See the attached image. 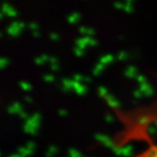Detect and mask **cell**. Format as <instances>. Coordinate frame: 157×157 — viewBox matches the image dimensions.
I'll return each instance as SVG.
<instances>
[{"instance_id": "7dc6e473", "label": "cell", "mask_w": 157, "mask_h": 157, "mask_svg": "<svg viewBox=\"0 0 157 157\" xmlns=\"http://www.w3.org/2000/svg\"><path fill=\"white\" fill-rule=\"evenodd\" d=\"M83 81H85V82H91V78L90 77H87V76H84Z\"/></svg>"}, {"instance_id": "7bdbcfd3", "label": "cell", "mask_w": 157, "mask_h": 157, "mask_svg": "<svg viewBox=\"0 0 157 157\" xmlns=\"http://www.w3.org/2000/svg\"><path fill=\"white\" fill-rule=\"evenodd\" d=\"M50 68L53 70V71H56V70H58L59 67H58L57 63H51V64H50Z\"/></svg>"}, {"instance_id": "74e56055", "label": "cell", "mask_w": 157, "mask_h": 157, "mask_svg": "<svg viewBox=\"0 0 157 157\" xmlns=\"http://www.w3.org/2000/svg\"><path fill=\"white\" fill-rule=\"evenodd\" d=\"M104 118H105V121H108V122H110V121H113V117H112V115L109 113V112H106L105 115H104Z\"/></svg>"}, {"instance_id": "d4e9b609", "label": "cell", "mask_w": 157, "mask_h": 157, "mask_svg": "<svg viewBox=\"0 0 157 157\" xmlns=\"http://www.w3.org/2000/svg\"><path fill=\"white\" fill-rule=\"evenodd\" d=\"M132 2H133L132 0H127L125 2H124V10H127L128 12L133 10V8H132Z\"/></svg>"}, {"instance_id": "836d02e7", "label": "cell", "mask_w": 157, "mask_h": 157, "mask_svg": "<svg viewBox=\"0 0 157 157\" xmlns=\"http://www.w3.org/2000/svg\"><path fill=\"white\" fill-rule=\"evenodd\" d=\"M136 80H137V82H139L140 84H142V83H144V82H146L145 77H144L143 75H137V76H136Z\"/></svg>"}, {"instance_id": "816d5d0a", "label": "cell", "mask_w": 157, "mask_h": 157, "mask_svg": "<svg viewBox=\"0 0 157 157\" xmlns=\"http://www.w3.org/2000/svg\"><path fill=\"white\" fill-rule=\"evenodd\" d=\"M154 124H155V125H157V119H155V121H154Z\"/></svg>"}, {"instance_id": "3957f363", "label": "cell", "mask_w": 157, "mask_h": 157, "mask_svg": "<svg viewBox=\"0 0 157 157\" xmlns=\"http://www.w3.org/2000/svg\"><path fill=\"white\" fill-rule=\"evenodd\" d=\"M1 8H2V11L5 12L9 17H15V15H17V10H15L14 8H12V6L9 5L7 2L3 1L1 4Z\"/></svg>"}, {"instance_id": "c3c4849f", "label": "cell", "mask_w": 157, "mask_h": 157, "mask_svg": "<svg viewBox=\"0 0 157 157\" xmlns=\"http://www.w3.org/2000/svg\"><path fill=\"white\" fill-rule=\"evenodd\" d=\"M32 34H33V36H39V35H40V33H39L37 30H34V31H32Z\"/></svg>"}, {"instance_id": "5bb4252c", "label": "cell", "mask_w": 157, "mask_h": 157, "mask_svg": "<svg viewBox=\"0 0 157 157\" xmlns=\"http://www.w3.org/2000/svg\"><path fill=\"white\" fill-rule=\"evenodd\" d=\"M144 155V157H157V146H152Z\"/></svg>"}, {"instance_id": "52a82bcc", "label": "cell", "mask_w": 157, "mask_h": 157, "mask_svg": "<svg viewBox=\"0 0 157 157\" xmlns=\"http://www.w3.org/2000/svg\"><path fill=\"white\" fill-rule=\"evenodd\" d=\"M73 88L78 94H84L87 91V88L85 85L81 84L80 82H76V81H74V87Z\"/></svg>"}, {"instance_id": "ba28073f", "label": "cell", "mask_w": 157, "mask_h": 157, "mask_svg": "<svg viewBox=\"0 0 157 157\" xmlns=\"http://www.w3.org/2000/svg\"><path fill=\"white\" fill-rule=\"evenodd\" d=\"M33 150H31L29 148H27L26 146H23V147H20L17 149V154L20 155V157H26L28 155H30L32 153Z\"/></svg>"}, {"instance_id": "f35d334b", "label": "cell", "mask_w": 157, "mask_h": 157, "mask_svg": "<svg viewBox=\"0 0 157 157\" xmlns=\"http://www.w3.org/2000/svg\"><path fill=\"white\" fill-rule=\"evenodd\" d=\"M113 5L117 8H124V3H122L121 1H115V2H113Z\"/></svg>"}, {"instance_id": "7c38bea8", "label": "cell", "mask_w": 157, "mask_h": 157, "mask_svg": "<svg viewBox=\"0 0 157 157\" xmlns=\"http://www.w3.org/2000/svg\"><path fill=\"white\" fill-rule=\"evenodd\" d=\"M56 151H57V147L55 145H49L45 152V155H46V157H52Z\"/></svg>"}, {"instance_id": "9c48e42d", "label": "cell", "mask_w": 157, "mask_h": 157, "mask_svg": "<svg viewBox=\"0 0 157 157\" xmlns=\"http://www.w3.org/2000/svg\"><path fill=\"white\" fill-rule=\"evenodd\" d=\"M105 99L107 100L108 104L110 105V106H112V107H118V106H119V102L114 98L113 96H111V95H109V94H107V95L105 96Z\"/></svg>"}, {"instance_id": "8d00e7d4", "label": "cell", "mask_w": 157, "mask_h": 157, "mask_svg": "<svg viewBox=\"0 0 157 157\" xmlns=\"http://www.w3.org/2000/svg\"><path fill=\"white\" fill-rule=\"evenodd\" d=\"M28 26H29L30 29H32V31L37 30V28H38V25H37V23H35V21H30Z\"/></svg>"}, {"instance_id": "e575fe53", "label": "cell", "mask_w": 157, "mask_h": 157, "mask_svg": "<svg viewBox=\"0 0 157 157\" xmlns=\"http://www.w3.org/2000/svg\"><path fill=\"white\" fill-rule=\"evenodd\" d=\"M8 62V59L6 58V57H0V67H5V64Z\"/></svg>"}, {"instance_id": "1f68e13d", "label": "cell", "mask_w": 157, "mask_h": 157, "mask_svg": "<svg viewBox=\"0 0 157 157\" xmlns=\"http://www.w3.org/2000/svg\"><path fill=\"white\" fill-rule=\"evenodd\" d=\"M142 94H143V92L140 89H136L133 91V95H134V97H136V98H140Z\"/></svg>"}, {"instance_id": "ee69618b", "label": "cell", "mask_w": 157, "mask_h": 157, "mask_svg": "<svg viewBox=\"0 0 157 157\" xmlns=\"http://www.w3.org/2000/svg\"><path fill=\"white\" fill-rule=\"evenodd\" d=\"M18 114H20V117H23V118H26V119H27L28 117H28V114H27V112H25L24 110H23V111H21V112H20V113H18Z\"/></svg>"}, {"instance_id": "603a6c76", "label": "cell", "mask_w": 157, "mask_h": 157, "mask_svg": "<svg viewBox=\"0 0 157 157\" xmlns=\"http://www.w3.org/2000/svg\"><path fill=\"white\" fill-rule=\"evenodd\" d=\"M150 121V118L147 117V115H143V117H141L139 119H138V121H139L140 124L142 125H146L147 124H148V121Z\"/></svg>"}, {"instance_id": "30bf717a", "label": "cell", "mask_w": 157, "mask_h": 157, "mask_svg": "<svg viewBox=\"0 0 157 157\" xmlns=\"http://www.w3.org/2000/svg\"><path fill=\"white\" fill-rule=\"evenodd\" d=\"M132 150H133V147H132V145H127V146L121 147V155H124L125 157L131 156Z\"/></svg>"}, {"instance_id": "b9f144b4", "label": "cell", "mask_w": 157, "mask_h": 157, "mask_svg": "<svg viewBox=\"0 0 157 157\" xmlns=\"http://www.w3.org/2000/svg\"><path fill=\"white\" fill-rule=\"evenodd\" d=\"M49 61L51 62V63H57V58H56L55 56H50Z\"/></svg>"}, {"instance_id": "f1b7e54d", "label": "cell", "mask_w": 157, "mask_h": 157, "mask_svg": "<svg viewBox=\"0 0 157 157\" xmlns=\"http://www.w3.org/2000/svg\"><path fill=\"white\" fill-rule=\"evenodd\" d=\"M43 80H45L46 82H52L54 80V77L51 74H44L43 75Z\"/></svg>"}, {"instance_id": "5b68a950", "label": "cell", "mask_w": 157, "mask_h": 157, "mask_svg": "<svg viewBox=\"0 0 157 157\" xmlns=\"http://www.w3.org/2000/svg\"><path fill=\"white\" fill-rule=\"evenodd\" d=\"M61 84H62V87H61L62 91H68L74 87V80H70V78H63L61 80Z\"/></svg>"}, {"instance_id": "f5cc1de1", "label": "cell", "mask_w": 157, "mask_h": 157, "mask_svg": "<svg viewBox=\"0 0 157 157\" xmlns=\"http://www.w3.org/2000/svg\"><path fill=\"white\" fill-rule=\"evenodd\" d=\"M82 157H84V156H82Z\"/></svg>"}, {"instance_id": "f546056e", "label": "cell", "mask_w": 157, "mask_h": 157, "mask_svg": "<svg viewBox=\"0 0 157 157\" xmlns=\"http://www.w3.org/2000/svg\"><path fill=\"white\" fill-rule=\"evenodd\" d=\"M74 52H75V54L78 55V56H81V55H83V49H81L80 47H78V46H75L74 47Z\"/></svg>"}, {"instance_id": "8992f818", "label": "cell", "mask_w": 157, "mask_h": 157, "mask_svg": "<svg viewBox=\"0 0 157 157\" xmlns=\"http://www.w3.org/2000/svg\"><path fill=\"white\" fill-rule=\"evenodd\" d=\"M124 74L128 78H132V77L136 78V76L138 75L137 74V68H136V67H134V65H128V67H125Z\"/></svg>"}, {"instance_id": "d6a6232c", "label": "cell", "mask_w": 157, "mask_h": 157, "mask_svg": "<svg viewBox=\"0 0 157 157\" xmlns=\"http://www.w3.org/2000/svg\"><path fill=\"white\" fill-rule=\"evenodd\" d=\"M83 78H84V76H82L80 74H74L73 80L76 82H80V81H83Z\"/></svg>"}, {"instance_id": "e0dca14e", "label": "cell", "mask_w": 157, "mask_h": 157, "mask_svg": "<svg viewBox=\"0 0 157 157\" xmlns=\"http://www.w3.org/2000/svg\"><path fill=\"white\" fill-rule=\"evenodd\" d=\"M75 43H76V46L80 47L81 49H84L85 47H86V45H87V43H86V41H85L84 37H81V38L76 39Z\"/></svg>"}, {"instance_id": "83f0119b", "label": "cell", "mask_w": 157, "mask_h": 157, "mask_svg": "<svg viewBox=\"0 0 157 157\" xmlns=\"http://www.w3.org/2000/svg\"><path fill=\"white\" fill-rule=\"evenodd\" d=\"M98 93L101 96L105 97L106 95H107V89H106L105 87H103V86H100V87H98Z\"/></svg>"}, {"instance_id": "4fadbf2b", "label": "cell", "mask_w": 157, "mask_h": 157, "mask_svg": "<svg viewBox=\"0 0 157 157\" xmlns=\"http://www.w3.org/2000/svg\"><path fill=\"white\" fill-rule=\"evenodd\" d=\"M78 18H80V13L77 11H74L67 17V21L68 23H76Z\"/></svg>"}, {"instance_id": "9a60e30c", "label": "cell", "mask_w": 157, "mask_h": 157, "mask_svg": "<svg viewBox=\"0 0 157 157\" xmlns=\"http://www.w3.org/2000/svg\"><path fill=\"white\" fill-rule=\"evenodd\" d=\"M6 32H7L9 35H11V36H17V35L20 34L21 30L17 29V28L12 27V26H8L7 28H6Z\"/></svg>"}, {"instance_id": "7a4b0ae2", "label": "cell", "mask_w": 157, "mask_h": 157, "mask_svg": "<svg viewBox=\"0 0 157 157\" xmlns=\"http://www.w3.org/2000/svg\"><path fill=\"white\" fill-rule=\"evenodd\" d=\"M39 121H40V113L39 112H35L32 117H29L26 119L25 124H27L31 125V127L37 128L39 127Z\"/></svg>"}, {"instance_id": "cb8c5ba5", "label": "cell", "mask_w": 157, "mask_h": 157, "mask_svg": "<svg viewBox=\"0 0 157 157\" xmlns=\"http://www.w3.org/2000/svg\"><path fill=\"white\" fill-rule=\"evenodd\" d=\"M10 26L14 27V28H17V29L21 30V29H23V28L25 27V24L23 23V21H12V23L10 24Z\"/></svg>"}, {"instance_id": "277c9868", "label": "cell", "mask_w": 157, "mask_h": 157, "mask_svg": "<svg viewBox=\"0 0 157 157\" xmlns=\"http://www.w3.org/2000/svg\"><path fill=\"white\" fill-rule=\"evenodd\" d=\"M7 111L9 113H20L21 111H23V106L20 102H13L7 107Z\"/></svg>"}, {"instance_id": "2e32d148", "label": "cell", "mask_w": 157, "mask_h": 157, "mask_svg": "<svg viewBox=\"0 0 157 157\" xmlns=\"http://www.w3.org/2000/svg\"><path fill=\"white\" fill-rule=\"evenodd\" d=\"M78 31H80L81 33H84V34H87L88 36L92 35V34L94 33V29H92V28H87V27H78Z\"/></svg>"}, {"instance_id": "4dcf8cb0", "label": "cell", "mask_w": 157, "mask_h": 157, "mask_svg": "<svg viewBox=\"0 0 157 157\" xmlns=\"http://www.w3.org/2000/svg\"><path fill=\"white\" fill-rule=\"evenodd\" d=\"M117 57L118 59H124V58H127V57H128V54H127V52H124V51H119V52L117 53Z\"/></svg>"}, {"instance_id": "d6986e66", "label": "cell", "mask_w": 157, "mask_h": 157, "mask_svg": "<svg viewBox=\"0 0 157 157\" xmlns=\"http://www.w3.org/2000/svg\"><path fill=\"white\" fill-rule=\"evenodd\" d=\"M103 67H104V65H103V63H101V62H98V63H96V64H95V67H93L92 73H93L94 75H98V73L102 70Z\"/></svg>"}, {"instance_id": "8fae6325", "label": "cell", "mask_w": 157, "mask_h": 157, "mask_svg": "<svg viewBox=\"0 0 157 157\" xmlns=\"http://www.w3.org/2000/svg\"><path fill=\"white\" fill-rule=\"evenodd\" d=\"M114 56L112 54H105V55H102L101 57H100V61L101 63L105 64V63H108V62H110L113 60Z\"/></svg>"}, {"instance_id": "484cf974", "label": "cell", "mask_w": 157, "mask_h": 157, "mask_svg": "<svg viewBox=\"0 0 157 157\" xmlns=\"http://www.w3.org/2000/svg\"><path fill=\"white\" fill-rule=\"evenodd\" d=\"M147 132H148V134L150 135H154L157 133V128H156V125H148L147 127Z\"/></svg>"}, {"instance_id": "4316f807", "label": "cell", "mask_w": 157, "mask_h": 157, "mask_svg": "<svg viewBox=\"0 0 157 157\" xmlns=\"http://www.w3.org/2000/svg\"><path fill=\"white\" fill-rule=\"evenodd\" d=\"M20 86L23 88L24 90H30L31 89V85L28 83V82H25V81H20Z\"/></svg>"}, {"instance_id": "681fc988", "label": "cell", "mask_w": 157, "mask_h": 157, "mask_svg": "<svg viewBox=\"0 0 157 157\" xmlns=\"http://www.w3.org/2000/svg\"><path fill=\"white\" fill-rule=\"evenodd\" d=\"M9 157H20V155H18L17 153H14V154H11Z\"/></svg>"}, {"instance_id": "6da1fadb", "label": "cell", "mask_w": 157, "mask_h": 157, "mask_svg": "<svg viewBox=\"0 0 157 157\" xmlns=\"http://www.w3.org/2000/svg\"><path fill=\"white\" fill-rule=\"evenodd\" d=\"M94 137H95V139H97L98 141H100V142H102L106 147H109V148L113 149L115 145L113 144V142L111 141V139L107 136H105V135L103 134H95L94 135Z\"/></svg>"}, {"instance_id": "7402d4cb", "label": "cell", "mask_w": 157, "mask_h": 157, "mask_svg": "<svg viewBox=\"0 0 157 157\" xmlns=\"http://www.w3.org/2000/svg\"><path fill=\"white\" fill-rule=\"evenodd\" d=\"M84 39L85 41H86V43L87 44H90V45H96L97 44V41L95 39H93L92 37H90V36H84Z\"/></svg>"}, {"instance_id": "ab89813d", "label": "cell", "mask_w": 157, "mask_h": 157, "mask_svg": "<svg viewBox=\"0 0 157 157\" xmlns=\"http://www.w3.org/2000/svg\"><path fill=\"white\" fill-rule=\"evenodd\" d=\"M34 61H35V63L37 64H41V63H43L44 60L42 59V57H41V55L40 56H37V57H35V59H34Z\"/></svg>"}, {"instance_id": "f907efd6", "label": "cell", "mask_w": 157, "mask_h": 157, "mask_svg": "<svg viewBox=\"0 0 157 157\" xmlns=\"http://www.w3.org/2000/svg\"><path fill=\"white\" fill-rule=\"evenodd\" d=\"M3 13H4V12H3V11L0 12V17H3Z\"/></svg>"}, {"instance_id": "60d3db41", "label": "cell", "mask_w": 157, "mask_h": 157, "mask_svg": "<svg viewBox=\"0 0 157 157\" xmlns=\"http://www.w3.org/2000/svg\"><path fill=\"white\" fill-rule=\"evenodd\" d=\"M49 37H50V39H52V40H56V39H58V35H57V33H55V32H51L49 34Z\"/></svg>"}, {"instance_id": "ac0fdd59", "label": "cell", "mask_w": 157, "mask_h": 157, "mask_svg": "<svg viewBox=\"0 0 157 157\" xmlns=\"http://www.w3.org/2000/svg\"><path fill=\"white\" fill-rule=\"evenodd\" d=\"M23 128H24V131L26 132V133H30V134H32V135H33V134H36V131H37V128H36L31 127V125L27 124H24Z\"/></svg>"}, {"instance_id": "44dd1931", "label": "cell", "mask_w": 157, "mask_h": 157, "mask_svg": "<svg viewBox=\"0 0 157 157\" xmlns=\"http://www.w3.org/2000/svg\"><path fill=\"white\" fill-rule=\"evenodd\" d=\"M150 88H152L151 86H150L149 83H147V82H144V83L140 84V90L142 91V92H146V91H148Z\"/></svg>"}, {"instance_id": "d590c367", "label": "cell", "mask_w": 157, "mask_h": 157, "mask_svg": "<svg viewBox=\"0 0 157 157\" xmlns=\"http://www.w3.org/2000/svg\"><path fill=\"white\" fill-rule=\"evenodd\" d=\"M27 147V148H29L31 150L34 149V147H35V143L33 142V141H28V142L26 143V145H25Z\"/></svg>"}, {"instance_id": "ffe728a7", "label": "cell", "mask_w": 157, "mask_h": 157, "mask_svg": "<svg viewBox=\"0 0 157 157\" xmlns=\"http://www.w3.org/2000/svg\"><path fill=\"white\" fill-rule=\"evenodd\" d=\"M67 151H68V154H70L71 157H82L81 153L78 152V150L74 149V148H70Z\"/></svg>"}, {"instance_id": "bcb514c9", "label": "cell", "mask_w": 157, "mask_h": 157, "mask_svg": "<svg viewBox=\"0 0 157 157\" xmlns=\"http://www.w3.org/2000/svg\"><path fill=\"white\" fill-rule=\"evenodd\" d=\"M24 100H25V101H27V102H32L33 101V99L31 98L30 96H28V95H25L24 96Z\"/></svg>"}, {"instance_id": "f6af8a7d", "label": "cell", "mask_w": 157, "mask_h": 157, "mask_svg": "<svg viewBox=\"0 0 157 157\" xmlns=\"http://www.w3.org/2000/svg\"><path fill=\"white\" fill-rule=\"evenodd\" d=\"M67 113V111L65 110V109H62V108L58 109V114H60V115H65Z\"/></svg>"}]
</instances>
